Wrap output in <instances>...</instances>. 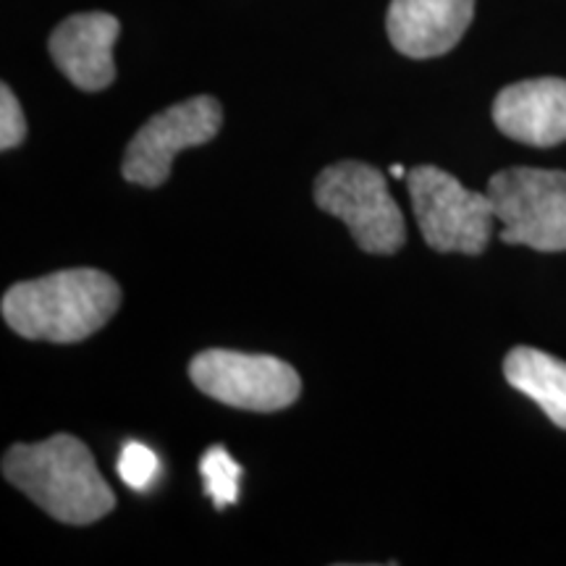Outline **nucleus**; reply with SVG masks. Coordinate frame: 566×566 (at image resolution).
I'll list each match as a JSON object with an SVG mask.
<instances>
[{"label": "nucleus", "instance_id": "obj_1", "mask_svg": "<svg viewBox=\"0 0 566 566\" xmlns=\"http://www.w3.org/2000/svg\"><path fill=\"white\" fill-rule=\"evenodd\" d=\"M122 307V289L95 268H71L13 283L0 313L13 334L30 342L76 344L103 328Z\"/></svg>", "mask_w": 566, "mask_h": 566}, {"label": "nucleus", "instance_id": "obj_2", "mask_svg": "<svg viewBox=\"0 0 566 566\" xmlns=\"http://www.w3.org/2000/svg\"><path fill=\"white\" fill-rule=\"evenodd\" d=\"M3 478L66 525H92L116 506V493L97 470L92 451L66 433L11 446L3 457Z\"/></svg>", "mask_w": 566, "mask_h": 566}, {"label": "nucleus", "instance_id": "obj_3", "mask_svg": "<svg viewBox=\"0 0 566 566\" xmlns=\"http://www.w3.org/2000/svg\"><path fill=\"white\" fill-rule=\"evenodd\" d=\"M317 208L336 216L367 254H394L407 242L405 212L388 192L386 176L357 160H342L315 181Z\"/></svg>", "mask_w": 566, "mask_h": 566}, {"label": "nucleus", "instance_id": "obj_4", "mask_svg": "<svg viewBox=\"0 0 566 566\" xmlns=\"http://www.w3.org/2000/svg\"><path fill=\"white\" fill-rule=\"evenodd\" d=\"M407 181L417 226L430 250L446 254L485 252L495 223V208L488 192H470L457 176L436 166L412 168Z\"/></svg>", "mask_w": 566, "mask_h": 566}, {"label": "nucleus", "instance_id": "obj_5", "mask_svg": "<svg viewBox=\"0 0 566 566\" xmlns=\"http://www.w3.org/2000/svg\"><path fill=\"white\" fill-rule=\"evenodd\" d=\"M501 242L566 252V171L506 168L488 181Z\"/></svg>", "mask_w": 566, "mask_h": 566}, {"label": "nucleus", "instance_id": "obj_6", "mask_svg": "<svg viewBox=\"0 0 566 566\" xmlns=\"http://www.w3.org/2000/svg\"><path fill=\"white\" fill-rule=\"evenodd\" d=\"M189 378L210 399L247 412H279L302 394L294 367L271 354L200 352L189 365Z\"/></svg>", "mask_w": 566, "mask_h": 566}, {"label": "nucleus", "instance_id": "obj_7", "mask_svg": "<svg viewBox=\"0 0 566 566\" xmlns=\"http://www.w3.org/2000/svg\"><path fill=\"white\" fill-rule=\"evenodd\" d=\"M221 126L223 108L210 95L189 97L155 113L126 147L122 163L124 179L147 189L163 187L171 174L176 155L210 142L221 132Z\"/></svg>", "mask_w": 566, "mask_h": 566}, {"label": "nucleus", "instance_id": "obj_8", "mask_svg": "<svg viewBox=\"0 0 566 566\" xmlns=\"http://www.w3.org/2000/svg\"><path fill=\"white\" fill-rule=\"evenodd\" d=\"M122 24L116 17L103 11L74 13L61 21L51 34V59L63 71V76L84 92H101L116 80V48Z\"/></svg>", "mask_w": 566, "mask_h": 566}, {"label": "nucleus", "instance_id": "obj_9", "mask_svg": "<svg viewBox=\"0 0 566 566\" xmlns=\"http://www.w3.org/2000/svg\"><path fill=\"white\" fill-rule=\"evenodd\" d=\"M475 0H391L386 30L391 45L409 59H436L464 38Z\"/></svg>", "mask_w": 566, "mask_h": 566}, {"label": "nucleus", "instance_id": "obj_10", "mask_svg": "<svg viewBox=\"0 0 566 566\" xmlns=\"http://www.w3.org/2000/svg\"><path fill=\"white\" fill-rule=\"evenodd\" d=\"M493 122L522 145L554 147L566 142V80L543 76L509 84L495 97Z\"/></svg>", "mask_w": 566, "mask_h": 566}, {"label": "nucleus", "instance_id": "obj_11", "mask_svg": "<svg viewBox=\"0 0 566 566\" xmlns=\"http://www.w3.org/2000/svg\"><path fill=\"white\" fill-rule=\"evenodd\" d=\"M504 375L509 386L530 396L551 422L566 430V363L533 346H516L506 354Z\"/></svg>", "mask_w": 566, "mask_h": 566}, {"label": "nucleus", "instance_id": "obj_12", "mask_svg": "<svg viewBox=\"0 0 566 566\" xmlns=\"http://www.w3.org/2000/svg\"><path fill=\"white\" fill-rule=\"evenodd\" d=\"M200 475L205 483V493L210 495L216 509L237 504L242 467L233 462L223 446H212V449L205 451L200 459Z\"/></svg>", "mask_w": 566, "mask_h": 566}, {"label": "nucleus", "instance_id": "obj_13", "mask_svg": "<svg viewBox=\"0 0 566 566\" xmlns=\"http://www.w3.org/2000/svg\"><path fill=\"white\" fill-rule=\"evenodd\" d=\"M160 462L155 451L142 443H126L122 457H118V478L124 480L132 491H150L158 480Z\"/></svg>", "mask_w": 566, "mask_h": 566}, {"label": "nucleus", "instance_id": "obj_14", "mask_svg": "<svg viewBox=\"0 0 566 566\" xmlns=\"http://www.w3.org/2000/svg\"><path fill=\"white\" fill-rule=\"evenodd\" d=\"M27 137V118L24 111L13 95L9 84L0 87V150L9 153L19 147Z\"/></svg>", "mask_w": 566, "mask_h": 566}, {"label": "nucleus", "instance_id": "obj_15", "mask_svg": "<svg viewBox=\"0 0 566 566\" xmlns=\"http://www.w3.org/2000/svg\"><path fill=\"white\" fill-rule=\"evenodd\" d=\"M391 176H394V179H407V168L396 163V166H391Z\"/></svg>", "mask_w": 566, "mask_h": 566}]
</instances>
